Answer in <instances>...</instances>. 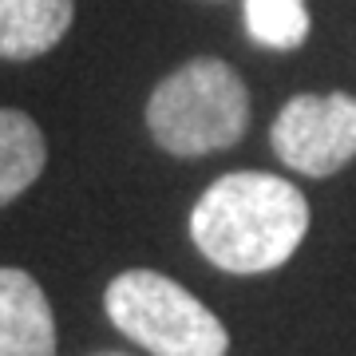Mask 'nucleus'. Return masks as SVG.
<instances>
[{
    "instance_id": "nucleus-1",
    "label": "nucleus",
    "mask_w": 356,
    "mask_h": 356,
    "mask_svg": "<svg viewBox=\"0 0 356 356\" xmlns=\"http://www.w3.org/2000/svg\"><path fill=\"white\" fill-rule=\"evenodd\" d=\"M309 229V202L289 178L234 170L206 186L191 210V238L226 273H269L285 266Z\"/></svg>"
},
{
    "instance_id": "nucleus-2",
    "label": "nucleus",
    "mask_w": 356,
    "mask_h": 356,
    "mask_svg": "<svg viewBox=\"0 0 356 356\" xmlns=\"http://www.w3.org/2000/svg\"><path fill=\"white\" fill-rule=\"evenodd\" d=\"M147 127L154 143L178 159L226 151L250 127V88L226 60L198 56L154 88Z\"/></svg>"
},
{
    "instance_id": "nucleus-3",
    "label": "nucleus",
    "mask_w": 356,
    "mask_h": 356,
    "mask_svg": "<svg viewBox=\"0 0 356 356\" xmlns=\"http://www.w3.org/2000/svg\"><path fill=\"white\" fill-rule=\"evenodd\" d=\"M103 309L111 325L151 356H226L229 332L178 281L154 269H127L107 285Z\"/></svg>"
},
{
    "instance_id": "nucleus-4",
    "label": "nucleus",
    "mask_w": 356,
    "mask_h": 356,
    "mask_svg": "<svg viewBox=\"0 0 356 356\" xmlns=\"http://www.w3.org/2000/svg\"><path fill=\"white\" fill-rule=\"evenodd\" d=\"M269 143L281 163L309 178H329L356 159V99L332 95H293L277 111Z\"/></svg>"
},
{
    "instance_id": "nucleus-5",
    "label": "nucleus",
    "mask_w": 356,
    "mask_h": 356,
    "mask_svg": "<svg viewBox=\"0 0 356 356\" xmlns=\"http://www.w3.org/2000/svg\"><path fill=\"white\" fill-rule=\"evenodd\" d=\"M0 356H56V321L24 269L0 266Z\"/></svg>"
},
{
    "instance_id": "nucleus-6",
    "label": "nucleus",
    "mask_w": 356,
    "mask_h": 356,
    "mask_svg": "<svg viewBox=\"0 0 356 356\" xmlns=\"http://www.w3.org/2000/svg\"><path fill=\"white\" fill-rule=\"evenodd\" d=\"M76 0H0V60H36L72 28Z\"/></svg>"
},
{
    "instance_id": "nucleus-7",
    "label": "nucleus",
    "mask_w": 356,
    "mask_h": 356,
    "mask_svg": "<svg viewBox=\"0 0 356 356\" xmlns=\"http://www.w3.org/2000/svg\"><path fill=\"white\" fill-rule=\"evenodd\" d=\"M48 163V147L40 127L16 107H0V206L32 186Z\"/></svg>"
},
{
    "instance_id": "nucleus-8",
    "label": "nucleus",
    "mask_w": 356,
    "mask_h": 356,
    "mask_svg": "<svg viewBox=\"0 0 356 356\" xmlns=\"http://www.w3.org/2000/svg\"><path fill=\"white\" fill-rule=\"evenodd\" d=\"M245 28L266 48H301L309 36V8L305 0H245Z\"/></svg>"
},
{
    "instance_id": "nucleus-9",
    "label": "nucleus",
    "mask_w": 356,
    "mask_h": 356,
    "mask_svg": "<svg viewBox=\"0 0 356 356\" xmlns=\"http://www.w3.org/2000/svg\"><path fill=\"white\" fill-rule=\"evenodd\" d=\"M95 356H123V353H95Z\"/></svg>"
}]
</instances>
